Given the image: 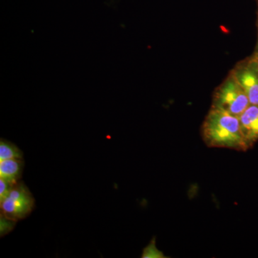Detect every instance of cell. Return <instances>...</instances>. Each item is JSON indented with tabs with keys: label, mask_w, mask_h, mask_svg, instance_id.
I'll list each match as a JSON object with an SVG mask.
<instances>
[{
	"label": "cell",
	"mask_w": 258,
	"mask_h": 258,
	"mask_svg": "<svg viewBox=\"0 0 258 258\" xmlns=\"http://www.w3.org/2000/svg\"><path fill=\"white\" fill-rule=\"evenodd\" d=\"M14 185V184H12L9 181L0 178V202L3 201L8 196L10 190Z\"/></svg>",
	"instance_id": "cell-9"
},
{
	"label": "cell",
	"mask_w": 258,
	"mask_h": 258,
	"mask_svg": "<svg viewBox=\"0 0 258 258\" xmlns=\"http://www.w3.org/2000/svg\"><path fill=\"white\" fill-rule=\"evenodd\" d=\"M251 105L258 106V59L252 55L240 61L231 71Z\"/></svg>",
	"instance_id": "cell-4"
},
{
	"label": "cell",
	"mask_w": 258,
	"mask_h": 258,
	"mask_svg": "<svg viewBox=\"0 0 258 258\" xmlns=\"http://www.w3.org/2000/svg\"><path fill=\"white\" fill-rule=\"evenodd\" d=\"M142 257H164V254L156 247L155 239L152 240L149 245L144 249Z\"/></svg>",
	"instance_id": "cell-8"
},
{
	"label": "cell",
	"mask_w": 258,
	"mask_h": 258,
	"mask_svg": "<svg viewBox=\"0 0 258 258\" xmlns=\"http://www.w3.org/2000/svg\"><path fill=\"white\" fill-rule=\"evenodd\" d=\"M253 55L255 56V57H257V58L258 59V31L257 42H256L255 48H254Z\"/></svg>",
	"instance_id": "cell-10"
},
{
	"label": "cell",
	"mask_w": 258,
	"mask_h": 258,
	"mask_svg": "<svg viewBox=\"0 0 258 258\" xmlns=\"http://www.w3.org/2000/svg\"><path fill=\"white\" fill-rule=\"evenodd\" d=\"M256 4H257V22H256V25H257L258 31V0H256Z\"/></svg>",
	"instance_id": "cell-11"
},
{
	"label": "cell",
	"mask_w": 258,
	"mask_h": 258,
	"mask_svg": "<svg viewBox=\"0 0 258 258\" xmlns=\"http://www.w3.org/2000/svg\"><path fill=\"white\" fill-rule=\"evenodd\" d=\"M201 134L208 147L225 148L240 152L249 149L241 131L238 117L221 110L210 108L202 125Z\"/></svg>",
	"instance_id": "cell-1"
},
{
	"label": "cell",
	"mask_w": 258,
	"mask_h": 258,
	"mask_svg": "<svg viewBox=\"0 0 258 258\" xmlns=\"http://www.w3.org/2000/svg\"><path fill=\"white\" fill-rule=\"evenodd\" d=\"M34 207L35 199L28 186L20 181L13 186L8 196L0 202L1 216L15 222L26 218Z\"/></svg>",
	"instance_id": "cell-3"
},
{
	"label": "cell",
	"mask_w": 258,
	"mask_h": 258,
	"mask_svg": "<svg viewBox=\"0 0 258 258\" xmlns=\"http://www.w3.org/2000/svg\"><path fill=\"white\" fill-rule=\"evenodd\" d=\"M11 159H23V152L15 144L1 139V142H0V161Z\"/></svg>",
	"instance_id": "cell-7"
},
{
	"label": "cell",
	"mask_w": 258,
	"mask_h": 258,
	"mask_svg": "<svg viewBox=\"0 0 258 258\" xmlns=\"http://www.w3.org/2000/svg\"><path fill=\"white\" fill-rule=\"evenodd\" d=\"M250 105L247 95L231 72L215 89L211 108L239 117Z\"/></svg>",
	"instance_id": "cell-2"
},
{
	"label": "cell",
	"mask_w": 258,
	"mask_h": 258,
	"mask_svg": "<svg viewBox=\"0 0 258 258\" xmlns=\"http://www.w3.org/2000/svg\"><path fill=\"white\" fill-rule=\"evenodd\" d=\"M238 118L244 138L250 148L258 141V106L249 105Z\"/></svg>",
	"instance_id": "cell-5"
},
{
	"label": "cell",
	"mask_w": 258,
	"mask_h": 258,
	"mask_svg": "<svg viewBox=\"0 0 258 258\" xmlns=\"http://www.w3.org/2000/svg\"><path fill=\"white\" fill-rule=\"evenodd\" d=\"M23 168V159H11L0 161V178L15 184L21 179Z\"/></svg>",
	"instance_id": "cell-6"
}]
</instances>
